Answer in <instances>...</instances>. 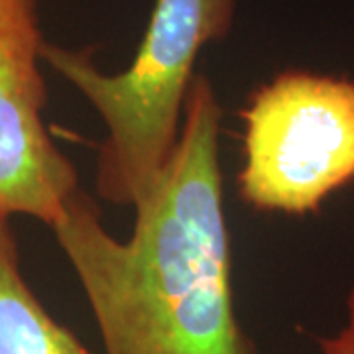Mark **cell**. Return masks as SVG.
Here are the masks:
<instances>
[{
    "mask_svg": "<svg viewBox=\"0 0 354 354\" xmlns=\"http://www.w3.org/2000/svg\"><path fill=\"white\" fill-rule=\"evenodd\" d=\"M223 106L213 83H191L179 140L134 228L118 241L83 191L51 225L104 354H256L232 295L230 234L223 207Z\"/></svg>",
    "mask_w": 354,
    "mask_h": 354,
    "instance_id": "cell-1",
    "label": "cell"
},
{
    "mask_svg": "<svg viewBox=\"0 0 354 354\" xmlns=\"http://www.w3.org/2000/svg\"><path fill=\"white\" fill-rule=\"evenodd\" d=\"M239 0H156L132 64L101 71L91 50L51 41L41 62L95 109L106 128L97 164V193L111 205L138 207L176 150L183 111L205 46L227 38Z\"/></svg>",
    "mask_w": 354,
    "mask_h": 354,
    "instance_id": "cell-2",
    "label": "cell"
},
{
    "mask_svg": "<svg viewBox=\"0 0 354 354\" xmlns=\"http://www.w3.org/2000/svg\"><path fill=\"white\" fill-rule=\"evenodd\" d=\"M241 197L268 213L307 215L354 181V81L286 71L250 97Z\"/></svg>",
    "mask_w": 354,
    "mask_h": 354,
    "instance_id": "cell-3",
    "label": "cell"
},
{
    "mask_svg": "<svg viewBox=\"0 0 354 354\" xmlns=\"http://www.w3.org/2000/svg\"><path fill=\"white\" fill-rule=\"evenodd\" d=\"M44 41L34 0H0V216L51 227L79 191V177L44 122Z\"/></svg>",
    "mask_w": 354,
    "mask_h": 354,
    "instance_id": "cell-4",
    "label": "cell"
},
{
    "mask_svg": "<svg viewBox=\"0 0 354 354\" xmlns=\"http://www.w3.org/2000/svg\"><path fill=\"white\" fill-rule=\"evenodd\" d=\"M0 354H93L30 290L10 221L4 216H0Z\"/></svg>",
    "mask_w": 354,
    "mask_h": 354,
    "instance_id": "cell-5",
    "label": "cell"
},
{
    "mask_svg": "<svg viewBox=\"0 0 354 354\" xmlns=\"http://www.w3.org/2000/svg\"><path fill=\"white\" fill-rule=\"evenodd\" d=\"M319 348L323 354H354V286L346 297V323L335 337H321Z\"/></svg>",
    "mask_w": 354,
    "mask_h": 354,
    "instance_id": "cell-6",
    "label": "cell"
}]
</instances>
